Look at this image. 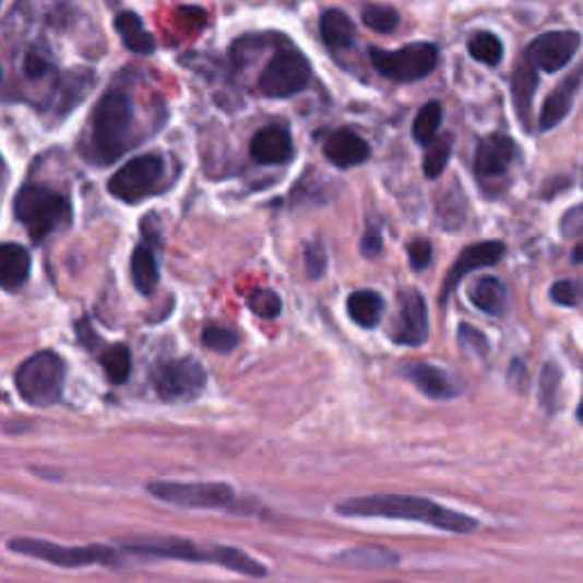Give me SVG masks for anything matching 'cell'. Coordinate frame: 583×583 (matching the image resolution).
Returning a JSON list of instances; mask_svg holds the SVG:
<instances>
[{"label": "cell", "mask_w": 583, "mask_h": 583, "mask_svg": "<svg viewBox=\"0 0 583 583\" xmlns=\"http://www.w3.org/2000/svg\"><path fill=\"white\" fill-rule=\"evenodd\" d=\"M335 513L340 517H379V520H404V522H419L440 532L449 534H472L479 522L474 517L459 513L454 509H447L442 503L429 497L415 495H367V497H352L335 503Z\"/></svg>", "instance_id": "obj_1"}, {"label": "cell", "mask_w": 583, "mask_h": 583, "mask_svg": "<svg viewBox=\"0 0 583 583\" xmlns=\"http://www.w3.org/2000/svg\"><path fill=\"white\" fill-rule=\"evenodd\" d=\"M132 119L135 110L126 92L110 90L100 96L92 115V153L98 165H110L123 155Z\"/></svg>", "instance_id": "obj_2"}, {"label": "cell", "mask_w": 583, "mask_h": 583, "mask_svg": "<svg viewBox=\"0 0 583 583\" xmlns=\"http://www.w3.org/2000/svg\"><path fill=\"white\" fill-rule=\"evenodd\" d=\"M14 217L25 226L35 242L71 226L73 212L67 197L46 185H25L14 199Z\"/></svg>", "instance_id": "obj_3"}, {"label": "cell", "mask_w": 583, "mask_h": 583, "mask_svg": "<svg viewBox=\"0 0 583 583\" xmlns=\"http://www.w3.org/2000/svg\"><path fill=\"white\" fill-rule=\"evenodd\" d=\"M8 549L19 556H28V559H37L44 563H50L56 568H90V566H103V568H119L123 563V554L117 547L108 545H60L41 538H12L8 540Z\"/></svg>", "instance_id": "obj_4"}, {"label": "cell", "mask_w": 583, "mask_h": 583, "mask_svg": "<svg viewBox=\"0 0 583 583\" xmlns=\"http://www.w3.org/2000/svg\"><path fill=\"white\" fill-rule=\"evenodd\" d=\"M67 379V362L56 352H37L31 358H25L16 374L14 385L25 404L35 408H48L56 406L62 400Z\"/></svg>", "instance_id": "obj_5"}, {"label": "cell", "mask_w": 583, "mask_h": 583, "mask_svg": "<svg viewBox=\"0 0 583 583\" xmlns=\"http://www.w3.org/2000/svg\"><path fill=\"white\" fill-rule=\"evenodd\" d=\"M146 492L178 509H233L235 490L222 481H148Z\"/></svg>", "instance_id": "obj_6"}, {"label": "cell", "mask_w": 583, "mask_h": 583, "mask_svg": "<svg viewBox=\"0 0 583 583\" xmlns=\"http://www.w3.org/2000/svg\"><path fill=\"white\" fill-rule=\"evenodd\" d=\"M312 67L295 46L278 48L258 75V90L267 98L297 96L310 85Z\"/></svg>", "instance_id": "obj_7"}, {"label": "cell", "mask_w": 583, "mask_h": 583, "mask_svg": "<svg viewBox=\"0 0 583 583\" xmlns=\"http://www.w3.org/2000/svg\"><path fill=\"white\" fill-rule=\"evenodd\" d=\"M440 50L431 41H415L402 50H369V60L374 69L394 83H415L436 71Z\"/></svg>", "instance_id": "obj_8"}, {"label": "cell", "mask_w": 583, "mask_h": 583, "mask_svg": "<svg viewBox=\"0 0 583 583\" xmlns=\"http://www.w3.org/2000/svg\"><path fill=\"white\" fill-rule=\"evenodd\" d=\"M151 383L155 394L160 396L167 404H178V402H194L197 396L205 390L207 374L205 367L188 356V358H174V360H163L153 367Z\"/></svg>", "instance_id": "obj_9"}, {"label": "cell", "mask_w": 583, "mask_h": 583, "mask_svg": "<svg viewBox=\"0 0 583 583\" xmlns=\"http://www.w3.org/2000/svg\"><path fill=\"white\" fill-rule=\"evenodd\" d=\"M119 545L123 551L148 556V559L219 566V545L201 547L192 540H185L178 536H130V538L119 540Z\"/></svg>", "instance_id": "obj_10"}, {"label": "cell", "mask_w": 583, "mask_h": 583, "mask_svg": "<svg viewBox=\"0 0 583 583\" xmlns=\"http://www.w3.org/2000/svg\"><path fill=\"white\" fill-rule=\"evenodd\" d=\"M165 163L160 155H140L132 157L108 182V192L123 203H140L163 180Z\"/></svg>", "instance_id": "obj_11"}, {"label": "cell", "mask_w": 583, "mask_h": 583, "mask_svg": "<svg viewBox=\"0 0 583 583\" xmlns=\"http://www.w3.org/2000/svg\"><path fill=\"white\" fill-rule=\"evenodd\" d=\"M579 46H581V35L574 31L545 33L526 46L524 58L538 71L556 73L574 60Z\"/></svg>", "instance_id": "obj_12"}, {"label": "cell", "mask_w": 583, "mask_h": 583, "mask_svg": "<svg viewBox=\"0 0 583 583\" xmlns=\"http://www.w3.org/2000/svg\"><path fill=\"white\" fill-rule=\"evenodd\" d=\"M429 337V308L417 289L400 291V317L392 329V342L419 347Z\"/></svg>", "instance_id": "obj_13"}, {"label": "cell", "mask_w": 583, "mask_h": 583, "mask_svg": "<svg viewBox=\"0 0 583 583\" xmlns=\"http://www.w3.org/2000/svg\"><path fill=\"white\" fill-rule=\"evenodd\" d=\"M503 253H507V247H503V242H476V245H469L461 251V255L454 260L452 270H449V274L444 276V283H442V291H440V304L444 306L447 299L452 297V291L461 285V281L476 272V270H484V267H492V264H497Z\"/></svg>", "instance_id": "obj_14"}, {"label": "cell", "mask_w": 583, "mask_h": 583, "mask_svg": "<svg viewBox=\"0 0 583 583\" xmlns=\"http://www.w3.org/2000/svg\"><path fill=\"white\" fill-rule=\"evenodd\" d=\"M517 157V144L507 135H488L476 146L474 171L479 178H499Z\"/></svg>", "instance_id": "obj_15"}, {"label": "cell", "mask_w": 583, "mask_h": 583, "mask_svg": "<svg viewBox=\"0 0 583 583\" xmlns=\"http://www.w3.org/2000/svg\"><path fill=\"white\" fill-rule=\"evenodd\" d=\"M249 153L258 165H285L295 157V144L287 128L272 123L260 128L251 138Z\"/></svg>", "instance_id": "obj_16"}, {"label": "cell", "mask_w": 583, "mask_h": 583, "mask_svg": "<svg viewBox=\"0 0 583 583\" xmlns=\"http://www.w3.org/2000/svg\"><path fill=\"white\" fill-rule=\"evenodd\" d=\"M402 374L429 400L444 402V400H454V396L461 392L459 383L449 377L444 369L429 365V362H408L402 367Z\"/></svg>", "instance_id": "obj_17"}, {"label": "cell", "mask_w": 583, "mask_h": 583, "mask_svg": "<svg viewBox=\"0 0 583 583\" xmlns=\"http://www.w3.org/2000/svg\"><path fill=\"white\" fill-rule=\"evenodd\" d=\"M324 155L333 167L352 169V167L367 163L369 155H372V148H369V144L360 135H356L354 130L340 128V130H333L326 138Z\"/></svg>", "instance_id": "obj_18"}, {"label": "cell", "mask_w": 583, "mask_h": 583, "mask_svg": "<svg viewBox=\"0 0 583 583\" xmlns=\"http://www.w3.org/2000/svg\"><path fill=\"white\" fill-rule=\"evenodd\" d=\"M581 81H583V64L572 75H568L566 81L547 96L543 110H540V119H538V130L540 132H547V130L556 128L570 115L572 105H574V96H576V92L581 87Z\"/></svg>", "instance_id": "obj_19"}, {"label": "cell", "mask_w": 583, "mask_h": 583, "mask_svg": "<svg viewBox=\"0 0 583 583\" xmlns=\"http://www.w3.org/2000/svg\"><path fill=\"white\" fill-rule=\"evenodd\" d=\"M92 85H94V73L87 69H75L64 73L56 85V92H52V105H56L58 117L62 119L71 110H75L90 94Z\"/></svg>", "instance_id": "obj_20"}, {"label": "cell", "mask_w": 583, "mask_h": 583, "mask_svg": "<svg viewBox=\"0 0 583 583\" xmlns=\"http://www.w3.org/2000/svg\"><path fill=\"white\" fill-rule=\"evenodd\" d=\"M33 258L21 245L5 242L0 247V285L5 291L21 289L31 278Z\"/></svg>", "instance_id": "obj_21"}, {"label": "cell", "mask_w": 583, "mask_h": 583, "mask_svg": "<svg viewBox=\"0 0 583 583\" xmlns=\"http://www.w3.org/2000/svg\"><path fill=\"white\" fill-rule=\"evenodd\" d=\"M536 90H538V69L526 58H522L515 64V71L511 78V92H513L515 112L524 128H528V119H532V105H534Z\"/></svg>", "instance_id": "obj_22"}, {"label": "cell", "mask_w": 583, "mask_h": 583, "mask_svg": "<svg viewBox=\"0 0 583 583\" xmlns=\"http://www.w3.org/2000/svg\"><path fill=\"white\" fill-rule=\"evenodd\" d=\"M333 561L344 568H369V570H383L394 568L402 561V556L390 547L381 545H358L352 549H344L333 556Z\"/></svg>", "instance_id": "obj_23"}, {"label": "cell", "mask_w": 583, "mask_h": 583, "mask_svg": "<svg viewBox=\"0 0 583 583\" xmlns=\"http://www.w3.org/2000/svg\"><path fill=\"white\" fill-rule=\"evenodd\" d=\"M469 301L481 312L499 317L507 312L509 289L497 276H484L469 287Z\"/></svg>", "instance_id": "obj_24"}, {"label": "cell", "mask_w": 583, "mask_h": 583, "mask_svg": "<svg viewBox=\"0 0 583 583\" xmlns=\"http://www.w3.org/2000/svg\"><path fill=\"white\" fill-rule=\"evenodd\" d=\"M115 31L130 52H138V56H151V52L155 50V37L144 28L142 19L135 12H121L115 19Z\"/></svg>", "instance_id": "obj_25"}, {"label": "cell", "mask_w": 583, "mask_h": 583, "mask_svg": "<svg viewBox=\"0 0 583 583\" xmlns=\"http://www.w3.org/2000/svg\"><path fill=\"white\" fill-rule=\"evenodd\" d=\"M385 310V301L374 289H358L352 291L347 299V312L352 322L360 329H374L381 322V314Z\"/></svg>", "instance_id": "obj_26"}, {"label": "cell", "mask_w": 583, "mask_h": 583, "mask_svg": "<svg viewBox=\"0 0 583 583\" xmlns=\"http://www.w3.org/2000/svg\"><path fill=\"white\" fill-rule=\"evenodd\" d=\"M320 33L324 44L331 50H347L356 44V25L354 21L340 12V10H326L320 19Z\"/></svg>", "instance_id": "obj_27"}, {"label": "cell", "mask_w": 583, "mask_h": 583, "mask_svg": "<svg viewBox=\"0 0 583 583\" xmlns=\"http://www.w3.org/2000/svg\"><path fill=\"white\" fill-rule=\"evenodd\" d=\"M130 278L132 285L138 287L140 295L151 297L157 281H160V270H157V260L155 253L148 245H140L135 251L130 255Z\"/></svg>", "instance_id": "obj_28"}, {"label": "cell", "mask_w": 583, "mask_h": 583, "mask_svg": "<svg viewBox=\"0 0 583 583\" xmlns=\"http://www.w3.org/2000/svg\"><path fill=\"white\" fill-rule=\"evenodd\" d=\"M21 73L28 83H46L50 78H56L58 81L56 60H52L46 46H33L23 52Z\"/></svg>", "instance_id": "obj_29"}, {"label": "cell", "mask_w": 583, "mask_h": 583, "mask_svg": "<svg viewBox=\"0 0 583 583\" xmlns=\"http://www.w3.org/2000/svg\"><path fill=\"white\" fill-rule=\"evenodd\" d=\"M98 365L103 367V372L110 383L115 385L126 383L132 372L130 347H126V344H110V347H105L98 354Z\"/></svg>", "instance_id": "obj_30"}, {"label": "cell", "mask_w": 583, "mask_h": 583, "mask_svg": "<svg viewBox=\"0 0 583 583\" xmlns=\"http://www.w3.org/2000/svg\"><path fill=\"white\" fill-rule=\"evenodd\" d=\"M440 126H442V105L440 100H429L427 105H421L419 112L415 115L413 140L421 146H429L436 140Z\"/></svg>", "instance_id": "obj_31"}, {"label": "cell", "mask_w": 583, "mask_h": 583, "mask_svg": "<svg viewBox=\"0 0 583 583\" xmlns=\"http://www.w3.org/2000/svg\"><path fill=\"white\" fill-rule=\"evenodd\" d=\"M467 50L476 62L488 64V67H497L503 60V46H501L499 37L492 33H486V31L469 37Z\"/></svg>", "instance_id": "obj_32"}, {"label": "cell", "mask_w": 583, "mask_h": 583, "mask_svg": "<svg viewBox=\"0 0 583 583\" xmlns=\"http://www.w3.org/2000/svg\"><path fill=\"white\" fill-rule=\"evenodd\" d=\"M452 148H454L452 135L436 138L427 146V155H424V174H427L429 180H436L442 176V171L449 165V157H452Z\"/></svg>", "instance_id": "obj_33"}, {"label": "cell", "mask_w": 583, "mask_h": 583, "mask_svg": "<svg viewBox=\"0 0 583 583\" xmlns=\"http://www.w3.org/2000/svg\"><path fill=\"white\" fill-rule=\"evenodd\" d=\"M362 23L372 33L388 35V33H392L396 28V25H400V12H396L390 5L369 3V5L362 8Z\"/></svg>", "instance_id": "obj_34"}, {"label": "cell", "mask_w": 583, "mask_h": 583, "mask_svg": "<svg viewBox=\"0 0 583 583\" xmlns=\"http://www.w3.org/2000/svg\"><path fill=\"white\" fill-rule=\"evenodd\" d=\"M201 342L210 352L230 354V352H235L237 344H240V335H237L233 329H226L219 324H207L201 333Z\"/></svg>", "instance_id": "obj_35"}, {"label": "cell", "mask_w": 583, "mask_h": 583, "mask_svg": "<svg viewBox=\"0 0 583 583\" xmlns=\"http://www.w3.org/2000/svg\"><path fill=\"white\" fill-rule=\"evenodd\" d=\"M247 304H249V310L262 317V320H276V317L283 312V301L274 289H253Z\"/></svg>", "instance_id": "obj_36"}, {"label": "cell", "mask_w": 583, "mask_h": 583, "mask_svg": "<svg viewBox=\"0 0 583 583\" xmlns=\"http://www.w3.org/2000/svg\"><path fill=\"white\" fill-rule=\"evenodd\" d=\"M549 297L556 306L563 308H574L583 299V285L579 281H556L549 289Z\"/></svg>", "instance_id": "obj_37"}, {"label": "cell", "mask_w": 583, "mask_h": 583, "mask_svg": "<svg viewBox=\"0 0 583 583\" xmlns=\"http://www.w3.org/2000/svg\"><path fill=\"white\" fill-rule=\"evenodd\" d=\"M459 342H461L463 349L472 352L474 356H479V358H486L488 352H490L488 337L479 329H474L469 324H461V329H459Z\"/></svg>", "instance_id": "obj_38"}, {"label": "cell", "mask_w": 583, "mask_h": 583, "mask_svg": "<svg viewBox=\"0 0 583 583\" xmlns=\"http://www.w3.org/2000/svg\"><path fill=\"white\" fill-rule=\"evenodd\" d=\"M559 383H561V369L556 367L554 362H547L543 367V374H540V402L543 406L551 408L556 402V392H559Z\"/></svg>", "instance_id": "obj_39"}, {"label": "cell", "mask_w": 583, "mask_h": 583, "mask_svg": "<svg viewBox=\"0 0 583 583\" xmlns=\"http://www.w3.org/2000/svg\"><path fill=\"white\" fill-rule=\"evenodd\" d=\"M304 262H306V274H308L312 281H320V278L326 274L329 258H326V253H324L322 247L308 245V247L304 249Z\"/></svg>", "instance_id": "obj_40"}, {"label": "cell", "mask_w": 583, "mask_h": 583, "mask_svg": "<svg viewBox=\"0 0 583 583\" xmlns=\"http://www.w3.org/2000/svg\"><path fill=\"white\" fill-rule=\"evenodd\" d=\"M408 260H411L415 272H424L429 267L431 260H433V247L427 237H417V240H413L408 245Z\"/></svg>", "instance_id": "obj_41"}, {"label": "cell", "mask_w": 583, "mask_h": 583, "mask_svg": "<svg viewBox=\"0 0 583 583\" xmlns=\"http://www.w3.org/2000/svg\"><path fill=\"white\" fill-rule=\"evenodd\" d=\"M581 233H583V205H574L561 217V235L576 237Z\"/></svg>", "instance_id": "obj_42"}, {"label": "cell", "mask_w": 583, "mask_h": 583, "mask_svg": "<svg viewBox=\"0 0 583 583\" xmlns=\"http://www.w3.org/2000/svg\"><path fill=\"white\" fill-rule=\"evenodd\" d=\"M360 253L367 260H377L383 253V237H381V233L377 228L365 230L362 240H360Z\"/></svg>", "instance_id": "obj_43"}, {"label": "cell", "mask_w": 583, "mask_h": 583, "mask_svg": "<svg viewBox=\"0 0 583 583\" xmlns=\"http://www.w3.org/2000/svg\"><path fill=\"white\" fill-rule=\"evenodd\" d=\"M75 333H78V340L83 342V347H85V349H90V352L98 349L100 337L96 335V331H94V329H92V324L87 322V317H85L83 322H78V324H75Z\"/></svg>", "instance_id": "obj_44"}, {"label": "cell", "mask_w": 583, "mask_h": 583, "mask_svg": "<svg viewBox=\"0 0 583 583\" xmlns=\"http://www.w3.org/2000/svg\"><path fill=\"white\" fill-rule=\"evenodd\" d=\"M509 381H511V385H513L515 390H520V392H524V390H526L528 377H526V367H524V362H520V360H513V365H511V372H509Z\"/></svg>", "instance_id": "obj_45"}, {"label": "cell", "mask_w": 583, "mask_h": 583, "mask_svg": "<svg viewBox=\"0 0 583 583\" xmlns=\"http://www.w3.org/2000/svg\"><path fill=\"white\" fill-rule=\"evenodd\" d=\"M572 262H576V264H583V245L574 247V251H572Z\"/></svg>", "instance_id": "obj_46"}, {"label": "cell", "mask_w": 583, "mask_h": 583, "mask_svg": "<svg viewBox=\"0 0 583 583\" xmlns=\"http://www.w3.org/2000/svg\"><path fill=\"white\" fill-rule=\"evenodd\" d=\"M576 417L583 421V396H581V404H579V411H576Z\"/></svg>", "instance_id": "obj_47"}, {"label": "cell", "mask_w": 583, "mask_h": 583, "mask_svg": "<svg viewBox=\"0 0 583 583\" xmlns=\"http://www.w3.org/2000/svg\"><path fill=\"white\" fill-rule=\"evenodd\" d=\"M385 583H394V581H385Z\"/></svg>", "instance_id": "obj_48"}]
</instances>
